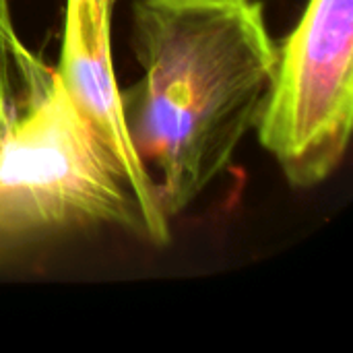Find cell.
Returning a JSON list of instances; mask_svg holds the SVG:
<instances>
[{"instance_id": "1", "label": "cell", "mask_w": 353, "mask_h": 353, "mask_svg": "<svg viewBox=\"0 0 353 353\" xmlns=\"http://www.w3.org/2000/svg\"><path fill=\"white\" fill-rule=\"evenodd\" d=\"M132 46L143 74L120 89L122 118L170 221L256 128L277 43L261 0H137Z\"/></svg>"}, {"instance_id": "2", "label": "cell", "mask_w": 353, "mask_h": 353, "mask_svg": "<svg viewBox=\"0 0 353 353\" xmlns=\"http://www.w3.org/2000/svg\"><path fill=\"white\" fill-rule=\"evenodd\" d=\"M93 225L165 244L114 149L0 0V248Z\"/></svg>"}, {"instance_id": "3", "label": "cell", "mask_w": 353, "mask_h": 353, "mask_svg": "<svg viewBox=\"0 0 353 353\" xmlns=\"http://www.w3.org/2000/svg\"><path fill=\"white\" fill-rule=\"evenodd\" d=\"M353 124V0H308L277 62L256 132L296 188L343 161Z\"/></svg>"}, {"instance_id": "4", "label": "cell", "mask_w": 353, "mask_h": 353, "mask_svg": "<svg viewBox=\"0 0 353 353\" xmlns=\"http://www.w3.org/2000/svg\"><path fill=\"white\" fill-rule=\"evenodd\" d=\"M116 0H66L60 60L56 64L68 93L91 118L105 143L122 161L132 188L163 242L170 221L157 207L155 186L134 153L120 101L112 54V8Z\"/></svg>"}]
</instances>
